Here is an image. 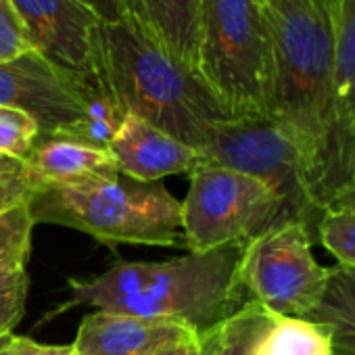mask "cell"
Wrapping results in <instances>:
<instances>
[{"instance_id":"cell-26","label":"cell","mask_w":355,"mask_h":355,"mask_svg":"<svg viewBox=\"0 0 355 355\" xmlns=\"http://www.w3.org/2000/svg\"><path fill=\"white\" fill-rule=\"evenodd\" d=\"M324 209H345V211H353L355 214V180L343 184L326 203Z\"/></svg>"},{"instance_id":"cell-22","label":"cell","mask_w":355,"mask_h":355,"mask_svg":"<svg viewBox=\"0 0 355 355\" xmlns=\"http://www.w3.org/2000/svg\"><path fill=\"white\" fill-rule=\"evenodd\" d=\"M34 193L36 184L28 163L0 155V216L32 201Z\"/></svg>"},{"instance_id":"cell-16","label":"cell","mask_w":355,"mask_h":355,"mask_svg":"<svg viewBox=\"0 0 355 355\" xmlns=\"http://www.w3.org/2000/svg\"><path fill=\"white\" fill-rule=\"evenodd\" d=\"M253 355H334L332 332L326 324L307 318L276 315Z\"/></svg>"},{"instance_id":"cell-20","label":"cell","mask_w":355,"mask_h":355,"mask_svg":"<svg viewBox=\"0 0 355 355\" xmlns=\"http://www.w3.org/2000/svg\"><path fill=\"white\" fill-rule=\"evenodd\" d=\"M322 247L334 255L338 266L355 270V214L345 209H324L315 224Z\"/></svg>"},{"instance_id":"cell-2","label":"cell","mask_w":355,"mask_h":355,"mask_svg":"<svg viewBox=\"0 0 355 355\" xmlns=\"http://www.w3.org/2000/svg\"><path fill=\"white\" fill-rule=\"evenodd\" d=\"M266 7L270 28L268 119L288 128L313 155L330 197L332 165V0H274Z\"/></svg>"},{"instance_id":"cell-17","label":"cell","mask_w":355,"mask_h":355,"mask_svg":"<svg viewBox=\"0 0 355 355\" xmlns=\"http://www.w3.org/2000/svg\"><path fill=\"white\" fill-rule=\"evenodd\" d=\"M274 313L255 301H247L218 328L203 334L205 355H253L257 340L274 322Z\"/></svg>"},{"instance_id":"cell-8","label":"cell","mask_w":355,"mask_h":355,"mask_svg":"<svg viewBox=\"0 0 355 355\" xmlns=\"http://www.w3.org/2000/svg\"><path fill=\"white\" fill-rule=\"evenodd\" d=\"M0 105L32 113L40 138L59 136L84 117L76 73L55 67L36 51L0 63Z\"/></svg>"},{"instance_id":"cell-18","label":"cell","mask_w":355,"mask_h":355,"mask_svg":"<svg viewBox=\"0 0 355 355\" xmlns=\"http://www.w3.org/2000/svg\"><path fill=\"white\" fill-rule=\"evenodd\" d=\"M34 226L36 220L32 216L30 201L0 216V268L26 270L32 253Z\"/></svg>"},{"instance_id":"cell-4","label":"cell","mask_w":355,"mask_h":355,"mask_svg":"<svg viewBox=\"0 0 355 355\" xmlns=\"http://www.w3.org/2000/svg\"><path fill=\"white\" fill-rule=\"evenodd\" d=\"M30 209L36 224L67 226L109 245L187 247L182 201L161 182H138L119 171L38 189Z\"/></svg>"},{"instance_id":"cell-25","label":"cell","mask_w":355,"mask_h":355,"mask_svg":"<svg viewBox=\"0 0 355 355\" xmlns=\"http://www.w3.org/2000/svg\"><path fill=\"white\" fill-rule=\"evenodd\" d=\"M86 7H90L103 24H117L125 17L121 0H82Z\"/></svg>"},{"instance_id":"cell-7","label":"cell","mask_w":355,"mask_h":355,"mask_svg":"<svg viewBox=\"0 0 355 355\" xmlns=\"http://www.w3.org/2000/svg\"><path fill=\"white\" fill-rule=\"evenodd\" d=\"M311 228L282 222L255 236L243 251L241 282L251 301L274 315L307 318L320 303L328 268L311 253Z\"/></svg>"},{"instance_id":"cell-9","label":"cell","mask_w":355,"mask_h":355,"mask_svg":"<svg viewBox=\"0 0 355 355\" xmlns=\"http://www.w3.org/2000/svg\"><path fill=\"white\" fill-rule=\"evenodd\" d=\"M34 51L67 73H86L96 65L101 17L82 0H11Z\"/></svg>"},{"instance_id":"cell-28","label":"cell","mask_w":355,"mask_h":355,"mask_svg":"<svg viewBox=\"0 0 355 355\" xmlns=\"http://www.w3.org/2000/svg\"><path fill=\"white\" fill-rule=\"evenodd\" d=\"M351 180H355V144H353V153H351V163H349V180L347 182H351ZM345 182V184H347Z\"/></svg>"},{"instance_id":"cell-11","label":"cell","mask_w":355,"mask_h":355,"mask_svg":"<svg viewBox=\"0 0 355 355\" xmlns=\"http://www.w3.org/2000/svg\"><path fill=\"white\" fill-rule=\"evenodd\" d=\"M353 144H355V0H338L336 17H334L330 197L349 180Z\"/></svg>"},{"instance_id":"cell-24","label":"cell","mask_w":355,"mask_h":355,"mask_svg":"<svg viewBox=\"0 0 355 355\" xmlns=\"http://www.w3.org/2000/svg\"><path fill=\"white\" fill-rule=\"evenodd\" d=\"M0 355H76L71 345H42L28 336L11 334L7 343L0 347Z\"/></svg>"},{"instance_id":"cell-27","label":"cell","mask_w":355,"mask_h":355,"mask_svg":"<svg viewBox=\"0 0 355 355\" xmlns=\"http://www.w3.org/2000/svg\"><path fill=\"white\" fill-rule=\"evenodd\" d=\"M171 355H205L201 336H199L197 332L189 334L184 340H180V343H178V345L173 347Z\"/></svg>"},{"instance_id":"cell-31","label":"cell","mask_w":355,"mask_h":355,"mask_svg":"<svg viewBox=\"0 0 355 355\" xmlns=\"http://www.w3.org/2000/svg\"><path fill=\"white\" fill-rule=\"evenodd\" d=\"M261 3H263V5H272L274 0H261ZM332 3H336V5H338V0H332Z\"/></svg>"},{"instance_id":"cell-13","label":"cell","mask_w":355,"mask_h":355,"mask_svg":"<svg viewBox=\"0 0 355 355\" xmlns=\"http://www.w3.org/2000/svg\"><path fill=\"white\" fill-rule=\"evenodd\" d=\"M125 19L197 73L201 0H121Z\"/></svg>"},{"instance_id":"cell-10","label":"cell","mask_w":355,"mask_h":355,"mask_svg":"<svg viewBox=\"0 0 355 355\" xmlns=\"http://www.w3.org/2000/svg\"><path fill=\"white\" fill-rule=\"evenodd\" d=\"M119 173L138 182H161V178L191 173L201 167V153L157 125L128 113L109 144Z\"/></svg>"},{"instance_id":"cell-6","label":"cell","mask_w":355,"mask_h":355,"mask_svg":"<svg viewBox=\"0 0 355 355\" xmlns=\"http://www.w3.org/2000/svg\"><path fill=\"white\" fill-rule=\"evenodd\" d=\"M191 189L182 201V228L189 253L241 245L276 224L293 222L284 199L253 175L201 165L189 173Z\"/></svg>"},{"instance_id":"cell-12","label":"cell","mask_w":355,"mask_h":355,"mask_svg":"<svg viewBox=\"0 0 355 355\" xmlns=\"http://www.w3.org/2000/svg\"><path fill=\"white\" fill-rule=\"evenodd\" d=\"M193 332L173 322L98 309L82 320L73 349L78 355H148L184 340Z\"/></svg>"},{"instance_id":"cell-30","label":"cell","mask_w":355,"mask_h":355,"mask_svg":"<svg viewBox=\"0 0 355 355\" xmlns=\"http://www.w3.org/2000/svg\"><path fill=\"white\" fill-rule=\"evenodd\" d=\"M11 334H0V347H3L5 343H7V338H9Z\"/></svg>"},{"instance_id":"cell-15","label":"cell","mask_w":355,"mask_h":355,"mask_svg":"<svg viewBox=\"0 0 355 355\" xmlns=\"http://www.w3.org/2000/svg\"><path fill=\"white\" fill-rule=\"evenodd\" d=\"M307 320L330 328L334 355H355V270L338 263L328 268L324 295Z\"/></svg>"},{"instance_id":"cell-29","label":"cell","mask_w":355,"mask_h":355,"mask_svg":"<svg viewBox=\"0 0 355 355\" xmlns=\"http://www.w3.org/2000/svg\"><path fill=\"white\" fill-rule=\"evenodd\" d=\"M178 345V343H175ZM175 345H167V347H161V349H155V351H150L148 355H171V351H173V347Z\"/></svg>"},{"instance_id":"cell-14","label":"cell","mask_w":355,"mask_h":355,"mask_svg":"<svg viewBox=\"0 0 355 355\" xmlns=\"http://www.w3.org/2000/svg\"><path fill=\"white\" fill-rule=\"evenodd\" d=\"M26 163L34 178L36 191L44 187L73 184L119 171L113 155L107 148L67 138H40Z\"/></svg>"},{"instance_id":"cell-21","label":"cell","mask_w":355,"mask_h":355,"mask_svg":"<svg viewBox=\"0 0 355 355\" xmlns=\"http://www.w3.org/2000/svg\"><path fill=\"white\" fill-rule=\"evenodd\" d=\"M30 276L26 270L0 268V334H13L26 315Z\"/></svg>"},{"instance_id":"cell-23","label":"cell","mask_w":355,"mask_h":355,"mask_svg":"<svg viewBox=\"0 0 355 355\" xmlns=\"http://www.w3.org/2000/svg\"><path fill=\"white\" fill-rule=\"evenodd\" d=\"M34 53L26 26L11 0H0V63H9Z\"/></svg>"},{"instance_id":"cell-3","label":"cell","mask_w":355,"mask_h":355,"mask_svg":"<svg viewBox=\"0 0 355 355\" xmlns=\"http://www.w3.org/2000/svg\"><path fill=\"white\" fill-rule=\"evenodd\" d=\"M96 63L123 109L201 150L230 119L201 78L148 40L125 17L96 30Z\"/></svg>"},{"instance_id":"cell-1","label":"cell","mask_w":355,"mask_h":355,"mask_svg":"<svg viewBox=\"0 0 355 355\" xmlns=\"http://www.w3.org/2000/svg\"><path fill=\"white\" fill-rule=\"evenodd\" d=\"M243 251L241 245H228L169 261L117 259L94 278H71V297L55 315L94 305L101 311L173 322L203 336L251 301L241 282Z\"/></svg>"},{"instance_id":"cell-5","label":"cell","mask_w":355,"mask_h":355,"mask_svg":"<svg viewBox=\"0 0 355 355\" xmlns=\"http://www.w3.org/2000/svg\"><path fill=\"white\" fill-rule=\"evenodd\" d=\"M270 28L261 0H201L197 76L234 119H268Z\"/></svg>"},{"instance_id":"cell-19","label":"cell","mask_w":355,"mask_h":355,"mask_svg":"<svg viewBox=\"0 0 355 355\" xmlns=\"http://www.w3.org/2000/svg\"><path fill=\"white\" fill-rule=\"evenodd\" d=\"M38 140L40 123L32 113L0 105V155L26 161Z\"/></svg>"},{"instance_id":"cell-32","label":"cell","mask_w":355,"mask_h":355,"mask_svg":"<svg viewBox=\"0 0 355 355\" xmlns=\"http://www.w3.org/2000/svg\"><path fill=\"white\" fill-rule=\"evenodd\" d=\"M76 355H78V353H76Z\"/></svg>"}]
</instances>
